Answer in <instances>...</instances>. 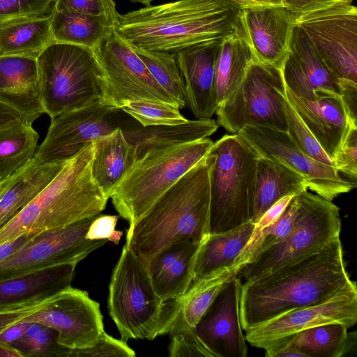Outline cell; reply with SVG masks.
Returning a JSON list of instances; mask_svg holds the SVG:
<instances>
[{"label": "cell", "instance_id": "34", "mask_svg": "<svg viewBox=\"0 0 357 357\" xmlns=\"http://www.w3.org/2000/svg\"><path fill=\"white\" fill-rule=\"evenodd\" d=\"M348 329L342 324L330 323L302 330L279 340L297 349L304 357H340L349 348Z\"/></svg>", "mask_w": 357, "mask_h": 357}, {"label": "cell", "instance_id": "56", "mask_svg": "<svg viewBox=\"0 0 357 357\" xmlns=\"http://www.w3.org/2000/svg\"><path fill=\"white\" fill-rule=\"evenodd\" d=\"M6 178L0 181V194L2 192V190H3V188L6 185Z\"/></svg>", "mask_w": 357, "mask_h": 357}, {"label": "cell", "instance_id": "18", "mask_svg": "<svg viewBox=\"0 0 357 357\" xmlns=\"http://www.w3.org/2000/svg\"><path fill=\"white\" fill-rule=\"evenodd\" d=\"M242 281L237 275L225 287L195 326L214 357H246L248 347L241 322Z\"/></svg>", "mask_w": 357, "mask_h": 357}, {"label": "cell", "instance_id": "27", "mask_svg": "<svg viewBox=\"0 0 357 357\" xmlns=\"http://www.w3.org/2000/svg\"><path fill=\"white\" fill-rule=\"evenodd\" d=\"M76 264H63L0 280V307L52 296L70 287Z\"/></svg>", "mask_w": 357, "mask_h": 357}, {"label": "cell", "instance_id": "28", "mask_svg": "<svg viewBox=\"0 0 357 357\" xmlns=\"http://www.w3.org/2000/svg\"><path fill=\"white\" fill-rule=\"evenodd\" d=\"M241 12L234 31L222 39L215 68V88L219 105L236 89L255 59Z\"/></svg>", "mask_w": 357, "mask_h": 357}, {"label": "cell", "instance_id": "30", "mask_svg": "<svg viewBox=\"0 0 357 357\" xmlns=\"http://www.w3.org/2000/svg\"><path fill=\"white\" fill-rule=\"evenodd\" d=\"M305 179L288 167L271 159L257 160L252 222L256 223L275 202L287 195L307 190Z\"/></svg>", "mask_w": 357, "mask_h": 357}, {"label": "cell", "instance_id": "55", "mask_svg": "<svg viewBox=\"0 0 357 357\" xmlns=\"http://www.w3.org/2000/svg\"><path fill=\"white\" fill-rule=\"evenodd\" d=\"M129 1H130L132 2H135V3H140L145 5L146 6H150V4L153 0H129Z\"/></svg>", "mask_w": 357, "mask_h": 357}, {"label": "cell", "instance_id": "13", "mask_svg": "<svg viewBox=\"0 0 357 357\" xmlns=\"http://www.w3.org/2000/svg\"><path fill=\"white\" fill-rule=\"evenodd\" d=\"M293 18L343 90L357 89L356 7L337 3Z\"/></svg>", "mask_w": 357, "mask_h": 357}, {"label": "cell", "instance_id": "42", "mask_svg": "<svg viewBox=\"0 0 357 357\" xmlns=\"http://www.w3.org/2000/svg\"><path fill=\"white\" fill-rule=\"evenodd\" d=\"M284 112L287 126V132L300 149L319 162L334 165L333 160L326 153L303 123L287 97L284 102Z\"/></svg>", "mask_w": 357, "mask_h": 357}, {"label": "cell", "instance_id": "52", "mask_svg": "<svg viewBox=\"0 0 357 357\" xmlns=\"http://www.w3.org/2000/svg\"><path fill=\"white\" fill-rule=\"evenodd\" d=\"M24 120L15 110L0 101V129Z\"/></svg>", "mask_w": 357, "mask_h": 357}, {"label": "cell", "instance_id": "38", "mask_svg": "<svg viewBox=\"0 0 357 357\" xmlns=\"http://www.w3.org/2000/svg\"><path fill=\"white\" fill-rule=\"evenodd\" d=\"M133 49L154 79L175 98L179 109L184 107L186 104L184 83L176 53Z\"/></svg>", "mask_w": 357, "mask_h": 357}, {"label": "cell", "instance_id": "33", "mask_svg": "<svg viewBox=\"0 0 357 357\" xmlns=\"http://www.w3.org/2000/svg\"><path fill=\"white\" fill-rule=\"evenodd\" d=\"M53 42L51 15L0 26V56H22L37 59Z\"/></svg>", "mask_w": 357, "mask_h": 357}, {"label": "cell", "instance_id": "22", "mask_svg": "<svg viewBox=\"0 0 357 357\" xmlns=\"http://www.w3.org/2000/svg\"><path fill=\"white\" fill-rule=\"evenodd\" d=\"M0 101L31 124L45 113L36 59L0 56Z\"/></svg>", "mask_w": 357, "mask_h": 357}, {"label": "cell", "instance_id": "51", "mask_svg": "<svg viewBox=\"0 0 357 357\" xmlns=\"http://www.w3.org/2000/svg\"><path fill=\"white\" fill-rule=\"evenodd\" d=\"M30 323H20L13 325L0 332V342L11 344L21 337Z\"/></svg>", "mask_w": 357, "mask_h": 357}, {"label": "cell", "instance_id": "19", "mask_svg": "<svg viewBox=\"0 0 357 357\" xmlns=\"http://www.w3.org/2000/svg\"><path fill=\"white\" fill-rule=\"evenodd\" d=\"M281 72L285 86L309 100L342 95L340 81L329 71L303 29L294 23Z\"/></svg>", "mask_w": 357, "mask_h": 357}, {"label": "cell", "instance_id": "25", "mask_svg": "<svg viewBox=\"0 0 357 357\" xmlns=\"http://www.w3.org/2000/svg\"><path fill=\"white\" fill-rule=\"evenodd\" d=\"M65 163H43L34 156L6 178V185L0 194V229L53 180Z\"/></svg>", "mask_w": 357, "mask_h": 357}, {"label": "cell", "instance_id": "21", "mask_svg": "<svg viewBox=\"0 0 357 357\" xmlns=\"http://www.w3.org/2000/svg\"><path fill=\"white\" fill-rule=\"evenodd\" d=\"M241 16L255 57L281 70L287 55L294 21L284 6L241 10Z\"/></svg>", "mask_w": 357, "mask_h": 357}, {"label": "cell", "instance_id": "45", "mask_svg": "<svg viewBox=\"0 0 357 357\" xmlns=\"http://www.w3.org/2000/svg\"><path fill=\"white\" fill-rule=\"evenodd\" d=\"M54 9L96 16H105L116 24L119 14L114 0H54Z\"/></svg>", "mask_w": 357, "mask_h": 357}, {"label": "cell", "instance_id": "53", "mask_svg": "<svg viewBox=\"0 0 357 357\" xmlns=\"http://www.w3.org/2000/svg\"><path fill=\"white\" fill-rule=\"evenodd\" d=\"M237 5L240 8H251L255 7L284 6V0H229Z\"/></svg>", "mask_w": 357, "mask_h": 357}, {"label": "cell", "instance_id": "50", "mask_svg": "<svg viewBox=\"0 0 357 357\" xmlns=\"http://www.w3.org/2000/svg\"><path fill=\"white\" fill-rule=\"evenodd\" d=\"M36 233L30 232L24 234L12 241L0 245V263L7 259L17 250L21 248L26 242L30 240Z\"/></svg>", "mask_w": 357, "mask_h": 357}, {"label": "cell", "instance_id": "8", "mask_svg": "<svg viewBox=\"0 0 357 357\" xmlns=\"http://www.w3.org/2000/svg\"><path fill=\"white\" fill-rule=\"evenodd\" d=\"M108 308L125 342L152 340L167 333L165 302L155 291L148 270L126 244L111 277Z\"/></svg>", "mask_w": 357, "mask_h": 357}, {"label": "cell", "instance_id": "1", "mask_svg": "<svg viewBox=\"0 0 357 357\" xmlns=\"http://www.w3.org/2000/svg\"><path fill=\"white\" fill-rule=\"evenodd\" d=\"M354 290H357L356 284L348 274L337 237L318 251L255 281L242 283L243 330Z\"/></svg>", "mask_w": 357, "mask_h": 357}, {"label": "cell", "instance_id": "9", "mask_svg": "<svg viewBox=\"0 0 357 357\" xmlns=\"http://www.w3.org/2000/svg\"><path fill=\"white\" fill-rule=\"evenodd\" d=\"M298 197L299 208L291 231L238 271L237 276L242 283L264 277L340 237L342 224L337 205L307 190L298 194Z\"/></svg>", "mask_w": 357, "mask_h": 357}, {"label": "cell", "instance_id": "14", "mask_svg": "<svg viewBox=\"0 0 357 357\" xmlns=\"http://www.w3.org/2000/svg\"><path fill=\"white\" fill-rule=\"evenodd\" d=\"M140 124L121 108L98 102L63 112L51 118L47 135L35 157L47 164H63L89 142L120 128L126 130Z\"/></svg>", "mask_w": 357, "mask_h": 357}, {"label": "cell", "instance_id": "41", "mask_svg": "<svg viewBox=\"0 0 357 357\" xmlns=\"http://www.w3.org/2000/svg\"><path fill=\"white\" fill-rule=\"evenodd\" d=\"M169 355L171 357H214L197 336L195 327L178 314L172 324Z\"/></svg>", "mask_w": 357, "mask_h": 357}, {"label": "cell", "instance_id": "46", "mask_svg": "<svg viewBox=\"0 0 357 357\" xmlns=\"http://www.w3.org/2000/svg\"><path fill=\"white\" fill-rule=\"evenodd\" d=\"M135 357V352L126 342L109 335L105 331L89 348L71 351L70 357Z\"/></svg>", "mask_w": 357, "mask_h": 357}, {"label": "cell", "instance_id": "26", "mask_svg": "<svg viewBox=\"0 0 357 357\" xmlns=\"http://www.w3.org/2000/svg\"><path fill=\"white\" fill-rule=\"evenodd\" d=\"M218 128L211 119L188 120L175 125L143 127L141 125L122 130L127 142L133 147L136 161L152 150L164 149L200 140L213 135Z\"/></svg>", "mask_w": 357, "mask_h": 357}, {"label": "cell", "instance_id": "11", "mask_svg": "<svg viewBox=\"0 0 357 357\" xmlns=\"http://www.w3.org/2000/svg\"><path fill=\"white\" fill-rule=\"evenodd\" d=\"M13 314L18 324L38 323L54 329L59 343L72 350L93 347L104 331L99 303L88 292L71 286L20 303Z\"/></svg>", "mask_w": 357, "mask_h": 357}, {"label": "cell", "instance_id": "4", "mask_svg": "<svg viewBox=\"0 0 357 357\" xmlns=\"http://www.w3.org/2000/svg\"><path fill=\"white\" fill-rule=\"evenodd\" d=\"M93 142L67 161L53 180L0 229V245L24 234L61 228L102 212L108 197L91 173Z\"/></svg>", "mask_w": 357, "mask_h": 357}, {"label": "cell", "instance_id": "6", "mask_svg": "<svg viewBox=\"0 0 357 357\" xmlns=\"http://www.w3.org/2000/svg\"><path fill=\"white\" fill-rule=\"evenodd\" d=\"M209 138L144 154L115 188L110 198L131 228L153 203L208 153Z\"/></svg>", "mask_w": 357, "mask_h": 357}, {"label": "cell", "instance_id": "29", "mask_svg": "<svg viewBox=\"0 0 357 357\" xmlns=\"http://www.w3.org/2000/svg\"><path fill=\"white\" fill-rule=\"evenodd\" d=\"M93 142L92 176L105 195L110 198L136 162L135 151L120 128Z\"/></svg>", "mask_w": 357, "mask_h": 357}, {"label": "cell", "instance_id": "10", "mask_svg": "<svg viewBox=\"0 0 357 357\" xmlns=\"http://www.w3.org/2000/svg\"><path fill=\"white\" fill-rule=\"evenodd\" d=\"M285 89L281 70L255 58L236 89L218 105V125L231 134L247 126L287 132Z\"/></svg>", "mask_w": 357, "mask_h": 357}, {"label": "cell", "instance_id": "3", "mask_svg": "<svg viewBox=\"0 0 357 357\" xmlns=\"http://www.w3.org/2000/svg\"><path fill=\"white\" fill-rule=\"evenodd\" d=\"M210 159L207 154L165 192L131 227L126 245L147 269L166 247L209 234Z\"/></svg>", "mask_w": 357, "mask_h": 357}, {"label": "cell", "instance_id": "20", "mask_svg": "<svg viewBox=\"0 0 357 357\" xmlns=\"http://www.w3.org/2000/svg\"><path fill=\"white\" fill-rule=\"evenodd\" d=\"M222 38L205 40L176 53L184 83L185 106L197 119H211L218 107L215 68Z\"/></svg>", "mask_w": 357, "mask_h": 357}, {"label": "cell", "instance_id": "23", "mask_svg": "<svg viewBox=\"0 0 357 357\" xmlns=\"http://www.w3.org/2000/svg\"><path fill=\"white\" fill-rule=\"evenodd\" d=\"M285 94L303 123L333 161L351 121L342 96L309 100L287 88Z\"/></svg>", "mask_w": 357, "mask_h": 357}, {"label": "cell", "instance_id": "31", "mask_svg": "<svg viewBox=\"0 0 357 357\" xmlns=\"http://www.w3.org/2000/svg\"><path fill=\"white\" fill-rule=\"evenodd\" d=\"M255 228V224L250 221L229 231L209 234L198 250L192 282L225 268L234 267Z\"/></svg>", "mask_w": 357, "mask_h": 357}, {"label": "cell", "instance_id": "36", "mask_svg": "<svg viewBox=\"0 0 357 357\" xmlns=\"http://www.w3.org/2000/svg\"><path fill=\"white\" fill-rule=\"evenodd\" d=\"M38 137L32 124L25 120L0 129V181L35 156Z\"/></svg>", "mask_w": 357, "mask_h": 357}, {"label": "cell", "instance_id": "49", "mask_svg": "<svg viewBox=\"0 0 357 357\" xmlns=\"http://www.w3.org/2000/svg\"><path fill=\"white\" fill-rule=\"evenodd\" d=\"M293 197L294 195L285 196L273 204L255 223L254 231H259L275 222L282 214Z\"/></svg>", "mask_w": 357, "mask_h": 357}, {"label": "cell", "instance_id": "15", "mask_svg": "<svg viewBox=\"0 0 357 357\" xmlns=\"http://www.w3.org/2000/svg\"><path fill=\"white\" fill-rule=\"evenodd\" d=\"M97 215L61 228L36 233L0 263V280L59 264H77L107 241L86 237L91 223Z\"/></svg>", "mask_w": 357, "mask_h": 357}, {"label": "cell", "instance_id": "2", "mask_svg": "<svg viewBox=\"0 0 357 357\" xmlns=\"http://www.w3.org/2000/svg\"><path fill=\"white\" fill-rule=\"evenodd\" d=\"M241 12L229 0H178L119 14L114 31L132 47L176 53L231 33Z\"/></svg>", "mask_w": 357, "mask_h": 357}, {"label": "cell", "instance_id": "37", "mask_svg": "<svg viewBox=\"0 0 357 357\" xmlns=\"http://www.w3.org/2000/svg\"><path fill=\"white\" fill-rule=\"evenodd\" d=\"M299 208L298 195L292 197L280 217L273 224L254 231L248 244L234 264L238 271L259 253L277 244L291 231Z\"/></svg>", "mask_w": 357, "mask_h": 357}, {"label": "cell", "instance_id": "35", "mask_svg": "<svg viewBox=\"0 0 357 357\" xmlns=\"http://www.w3.org/2000/svg\"><path fill=\"white\" fill-rule=\"evenodd\" d=\"M234 267L225 268L192 282L181 296L172 299L175 315L180 314L191 326L195 327L228 281L237 275Z\"/></svg>", "mask_w": 357, "mask_h": 357}, {"label": "cell", "instance_id": "17", "mask_svg": "<svg viewBox=\"0 0 357 357\" xmlns=\"http://www.w3.org/2000/svg\"><path fill=\"white\" fill-rule=\"evenodd\" d=\"M357 321V290L340 294L318 304L287 312L245 331L252 346L266 349L273 342L302 330L330 323H340L348 328Z\"/></svg>", "mask_w": 357, "mask_h": 357}, {"label": "cell", "instance_id": "43", "mask_svg": "<svg viewBox=\"0 0 357 357\" xmlns=\"http://www.w3.org/2000/svg\"><path fill=\"white\" fill-rule=\"evenodd\" d=\"M54 0H0V26L50 16Z\"/></svg>", "mask_w": 357, "mask_h": 357}, {"label": "cell", "instance_id": "12", "mask_svg": "<svg viewBox=\"0 0 357 357\" xmlns=\"http://www.w3.org/2000/svg\"><path fill=\"white\" fill-rule=\"evenodd\" d=\"M91 50L100 70L102 105L121 108L131 101L148 100L179 108L175 98L154 79L133 47L115 31Z\"/></svg>", "mask_w": 357, "mask_h": 357}, {"label": "cell", "instance_id": "24", "mask_svg": "<svg viewBox=\"0 0 357 357\" xmlns=\"http://www.w3.org/2000/svg\"><path fill=\"white\" fill-rule=\"evenodd\" d=\"M201 243L192 240L173 243L151 261L147 270L154 290L162 301L181 296L190 287Z\"/></svg>", "mask_w": 357, "mask_h": 357}, {"label": "cell", "instance_id": "32", "mask_svg": "<svg viewBox=\"0 0 357 357\" xmlns=\"http://www.w3.org/2000/svg\"><path fill=\"white\" fill-rule=\"evenodd\" d=\"M116 24L105 16L57 10L51 15V30L56 42L73 44L93 50L114 31Z\"/></svg>", "mask_w": 357, "mask_h": 357}, {"label": "cell", "instance_id": "47", "mask_svg": "<svg viewBox=\"0 0 357 357\" xmlns=\"http://www.w3.org/2000/svg\"><path fill=\"white\" fill-rule=\"evenodd\" d=\"M118 215L98 214L91 223L86 237L90 240L107 239L116 244L120 241L123 232L116 231Z\"/></svg>", "mask_w": 357, "mask_h": 357}, {"label": "cell", "instance_id": "39", "mask_svg": "<svg viewBox=\"0 0 357 357\" xmlns=\"http://www.w3.org/2000/svg\"><path fill=\"white\" fill-rule=\"evenodd\" d=\"M10 346L18 350L23 357H70L72 351L59 343L56 331L38 323H30L23 335Z\"/></svg>", "mask_w": 357, "mask_h": 357}, {"label": "cell", "instance_id": "7", "mask_svg": "<svg viewBox=\"0 0 357 357\" xmlns=\"http://www.w3.org/2000/svg\"><path fill=\"white\" fill-rule=\"evenodd\" d=\"M36 59L43 107L50 118L101 102L100 70L91 49L54 41Z\"/></svg>", "mask_w": 357, "mask_h": 357}, {"label": "cell", "instance_id": "40", "mask_svg": "<svg viewBox=\"0 0 357 357\" xmlns=\"http://www.w3.org/2000/svg\"><path fill=\"white\" fill-rule=\"evenodd\" d=\"M121 109L143 127L181 124L188 121L179 108L162 102L137 100L128 102Z\"/></svg>", "mask_w": 357, "mask_h": 357}, {"label": "cell", "instance_id": "48", "mask_svg": "<svg viewBox=\"0 0 357 357\" xmlns=\"http://www.w3.org/2000/svg\"><path fill=\"white\" fill-rule=\"evenodd\" d=\"M352 1L353 0H284V6L295 17L337 3H351Z\"/></svg>", "mask_w": 357, "mask_h": 357}, {"label": "cell", "instance_id": "5", "mask_svg": "<svg viewBox=\"0 0 357 357\" xmlns=\"http://www.w3.org/2000/svg\"><path fill=\"white\" fill-rule=\"evenodd\" d=\"M210 159L209 234L231 230L252 221L259 155L238 134L213 142Z\"/></svg>", "mask_w": 357, "mask_h": 357}, {"label": "cell", "instance_id": "54", "mask_svg": "<svg viewBox=\"0 0 357 357\" xmlns=\"http://www.w3.org/2000/svg\"><path fill=\"white\" fill-rule=\"evenodd\" d=\"M23 357L22 354L16 349L0 342V357Z\"/></svg>", "mask_w": 357, "mask_h": 357}, {"label": "cell", "instance_id": "16", "mask_svg": "<svg viewBox=\"0 0 357 357\" xmlns=\"http://www.w3.org/2000/svg\"><path fill=\"white\" fill-rule=\"evenodd\" d=\"M259 155L282 163L301 175L307 188L332 201L356 188V182L342 177L334 165L319 162L303 152L287 132L274 128L247 126L238 133Z\"/></svg>", "mask_w": 357, "mask_h": 357}, {"label": "cell", "instance_id": "44", "mask_svg": "<svg viewBox=\"0 0 357 357\" xmlns=\"http://www.w3.org/2000/svg\"><path fill=\"white\" fill-rule=\"evenodd\" d=\"M338 172L356 182L357 177V123L350 121L342 145L333 158Z\"/></svg>", "mask_w": 357, "mask_h": 357}]
</instances>
